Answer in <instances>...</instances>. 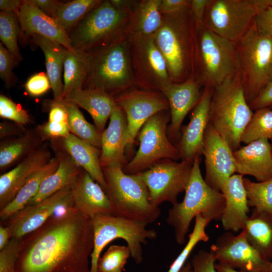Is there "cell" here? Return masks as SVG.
<instances>
[{"instance_id":"e0dca14e","label":"cell","mask_w":272,"mask_h":272,"mask_svg":"<svg viewBox=\"0 0 272 272\" xmlns=\"http://www.w3.org/2000/svg\"><path fill=\"white\" fill-rule=\"evenodd\" d=\"M72 186L36 203L27 205L3 222L12 238H21L42 226L58 210L73 206Z\"/></svg>"},{"instance_id":"ac0fdd59","label":"cell","mask_w":272,"mask_h":272,"mask_svg":"<svg viewBox=\"0 0 272 272\" xmlns=\"http://www.w3.org/2000/svg\"><path fill=\"white\" fill-rule=\"evenodd\" d=\"M202 155L205 158V180L220 191L224 184L236 173V165L228 143L209 123L204 136Z\"/></svg>"},{"instance_id":"8d00e7d4","label":"cell","mask_w":272,"mask_h":272,"mask_svg":"<svg viewBox=\"0 0 272 272\" xmlns=\"http://www.w3.org/2000/svg\"><path fill=\"white\" fill-rule=\"evenodd\" d=\"M101 2L100 0H74L66 3L60 2L53 18L67 33Z\"/></svg>"},{"instance_id":"db71d44e","label":"cell","mask_w":272,"mask_h":272,"mask_svg":"<svg viewBox=\"0 0 272 272\" xmlns=\"http://www.w3.org/2000/svg\"><path fill=\"white\" fill-rule=\"evenodd\" d=\"M67 114L64 107L54 100L51 102L49 112L48 121L67 122Z\"/></svg>"},{"instance_id":"60d3db41","label":"cell","mask_w":272,"mask_h":272,"mask_svg":"<svg viewBox=\"0 0 272 272\" xmlns=\"http://www.w3.org/2000/svg\"><path fill=\"white\" fill-rule=\"evenodd\" d=\"M211 221L202 215L195 218L194 228L188 235V240L176 258L170 265L167 272H180L194 247L200 242H208L209 237L206 228Z\"/></svg>"},{"instance_id":"f907efd6","label":"cell","mask_w":272,"mask_h":272,"mask_svg":"<svg viewBox=\"0 0 272 272\" xmlns=\"http://www.w3.org/2000/svg\"><path fill=\"white\" fill-rule=\"evenodd\" d=\"M249 105L252 110L272 105V81L265 87L256 98L249 103Z\"/></svg>"},{"instance_id":"44dd1931","label":"cell","mask_w":272,"mask_h":272,"mask_svg":"<svg viewBox=\"0 0 272 272\" xmlns=\"http://www.w3.org/2000/svg\"><path fill=\"white\" fill-rule=\"evenodd\" d=\"M51 158L47 146H39L14 168L1 175L0 210L13 200L27 179Z\"/></svg>"},{"instance_id":"7bdbcfd3","label":"cell","mask_w":272,"mask_h":272,"mask_svg":"<svg viewBox=\"0 0 272 272\" xmlns=\"http://www.w3.org/2000/svg\"><path fill=\"white\" fill-rule=\"evenodd\" d=\"M0 116L22 126L30 121V115L24 109L3 95L0 96Z\"/></svg>"},{"instance_id":"f35d334b","label":"cell","mask_w":272,"mask_h":272,"mask_svg":"<svg viewBox=\"0 0 272 272\" xmlns=\"http://www.w3.org/2000/svg\"><path fill=\"white\" fill-rule=\"evenodd\" d=\"M21 32L20 23L16 12H0V39L9 51L19 61L22 60L18 44Z\"/></svg>"},{"instance_id":"6da1fadb","label":"cell","mask_w":272,"mask_h":272,"mask_svg":"<svg viewBox=\"0 0 272 272\" xmlns=\"http://www.w3.org/2000/svg\"><path fill=\"white\" fill-rule=\"evenodd\" d=\"M91 219L74 205L21 238L15 272H90Z\"/></svg>"},{"instance_id":"816d5d0a","label":"cell","mask_w":272,"mask_h":272,"mask_svg":"<svg viewBox=\"0 0 272 272\" xmlns=\"http://www.w3.org/2000/svg\"><path fill=\"white\" fill-rule=\"evenodd\" d=\"M209 0H190V8L197 28L203 25L206 11Z\"/></svg>"},{"instance_id":"94428289","label":"cell","mask_w":272,"mask_h":272,"mask_svg":"<svg viewBox=\"0 0 272 272\" xmlns=\"http://www.w3.org/2000/svg\"><path fill=\"white\" fill-rule=\"evenodd\" d=\"M180 272H192L191 263H187L185 264Z\"/></svg>"},{"instance_id":"d6986e66","label":"cell","mask_w":272,"mask_h":272,"mask_svg":"<svg viewBox=\"0 0 272 272\" xmlns=\"http://www.w3.org/2000/svg\"><path fill=\"white\" fill-rule=\"evenodd\" d=\"M202 88L197 79L191 78L182 83H171L161 91L169 103L170 123L168 133L170 137L175 139L178 137L185 117L201 98Z\"/></svg>"},{"instance_id":"11a10c76","label":"cell","mask_w":272,"mask_h":272,"mask_svg":"<svg viewBox=\"0 0 272 272\" xmlns=\"http://www.w3.org/2000/svg\"><path fill=\"white\" fill-rule=\"evenodd\" d=\"M29 1L44 14L53 18L59 4L55 0H29Z\"/></svg>"},{"instance_id":"c3c4849f","label":"cell","mask_w":272,"mask_h":272,"mask_svg":"<svg viewBox=\"0 0 272 272\" xmlns=\"http://www.w3.org/2000/svg\"><path fill=\"white\" fill-rule=\"evenodd\" d=\"M216 261L215 257L211 251L200 250L192 259V272H217Z\"/></svg>"},{"instance_id":"7a4b0ae2","label":"cell","mask_w":272,"mask_h":272,"mask_svg":"<svg viewBox=\"0 0 272 272\" xmlns=\"http://www.w3.org/2000/svg\"><path fill=\"white\" fill-rule=\"evenodd\" d=\"M162 15V24L154 37L165 60L171 82L179 83L196 78L197 27L190 6Z\"/></svg>"},{"instance_id":"d6a6232c","label":"cell","mask_w":272,"mask_h":272,"mask_svg":"<svg viewBox=\"0 0 272 272\" xmlns=\"http://www.w3.org/2000/svg\"><path fill=\"white\" fill-rule=\"evenodd\" d=\"M57 157L52 158L48 163L34 173L26 181L13 200L0 210V219L3 223L16 213L26 206L36 195L46 177L57 168Z\"/></svg>"},{"instance_id":"f5cc1de1","label":"cell","mask_w":272,"mask_h":272,"mask_svg":"<svg viewBox=\"0 0 272 272\" xmlns=\"http://www.w3.org/2000/svg\"><path fill=\"white\" fill-rule=\"evenodd\" d=\"M190 0H161L160 12L161 14L176 12L189 7Z\"/></svg>"},{"instance_id":"ab89813d","label":"cell","mask_w":272,"mask_h":272,"mask_svg":"<svg viewBox=\"0 0 272 272\" xmlns=\"http://www.w3.org/2000/svg\"><path fill=\"white\" fill-rule=\"evenodd\" d=\"M243 183L249 207L272 214V178L261 182L243 178Z\"/></svg>"},{"instance_id":"74e56055","label":"cell","mask_w":272,"mask_h":272,"mask_svg":"<svg viewBox=\"0 0 272 272\" xmlns=\"http://www.w3.org/2000/svg\"><path fill=\"white\" fill-rule=\"evenodd\" d=\"M263 139L272 140V109L270 107L255 110L243 132L241 143L247 145Z\"/></svg>"},{"instance_id":"681fc988","label":"cell","mask_w":272,"mask_h":272,"mask_svg":"<svg viewBox=\"0 0 272 272\" xmlns=\"http://www.w3.org/2000/svg\"><path fill=\"white\" fill-rule=\"evenodd\" d=\"M254 25L258 32L265 36H272V7H267L256 16Z\"/></svg>"},{"instance_id":"277c9868","label":"cell","mask_w":272,"mask_h":272,"mask_svg":"<svg viewBox=\"0 0 272 272\" xmlns=\"http://www.w3.org/2000/svg\"><path fill=\"white\" fill-rule=\"evenodd\" d=\"M225 205L223 194L210 186L203 178L200 157L195 158L183 199L173 205L166 220L174 229L176 242L180 245L185 243L191 221L198 215L210 221H221Z\"/></svg>"},{"instance_id":"f6af8a7d","label":"cell","mask_w":272,"mask_h":272,"mask_svg":"<svg viewBox=\"0 0 272 272\" xmlns=\"http://www.w3.org/2000/svg\"><path fill=\"white\" fill-rule=\"evenodd\" d=\"M19 61L0 43V77L7 87L10 88L16 82L13 69Z\"/></svg>"},{"instance_id":"6f0895ef","label":"cell","mask_w":272,"mask_h":272,"mask_svg":"<svg viewBox=\"0 0 272 272\" xmlns=\"http://www.w3.org/2000/svg\"><path fill=\"white\" fill-rule=\"evenodd\" d=\"M24 1L1 0L0 9L3 11L18 12L23 5Z\"/></svg>"},{"instance_id":"680465c9","label":"cell","mask_w":272,"mask_h":272,"mask_svg":"<svg viewBox=\"0 0 272 272\" xmlns=\"http://www.w3.org/2000/svg\"><path fill=\"white\" fill-rule=\"evenodd\" d=\"M12 238L10 229L4 225L0 226V250L4 248Z\"/></svg>"},{"instance_id":"ba28073f","label":"cell","mask_w":272,"mask_h":272,"mask_svg":"<svg viewBox=\"0 0 272 272\" xmlns=\"http://www.w3.org/2000/svg\"><path fill=\"white\" fill-rule=\"evenodd\" d=\"M196 78L203 87L214 88L239 73L237 44L204 25L197 28Z\"/></svg>"},{"instance_id":"f1b7e54d","label":"cell","mask_w":272,"mask_h":272,"mask_svg":"<svg viewBox=\"0 0 272 272\" xmlns=\"http://www.w3.org/2000/svg\"><path fill=\"white\" fill-rule=\"evenodd\" d=\"M57 157L59 160L57 168L45 178L37 193L27 205L39 202L56 192L72 186L77 179L82 169L64 150Z\"/></svg>"},{"instance_id":"4dcf8cb0","label":"cell","mask_w":272,"mask_h":272,"mask_svg":"<svg viewBox=\"0 0 272 272\" xmlns=\"http://www.w3.org/2000/svg\"><path fill=\"white\" fill-rule=\"evenodd\" d=\"M161 0L134 1L125 33L150 35L160 27L162 15L160 12Z\"/></svg>"},{"instance_id":"83f0119b","label":"cell","mask_w":272,"mask_h":272,"mask_svg":"<svg viewBox=\"0 0 272 272\" xmlns=\"http://www.w3.org/2000/svg\"><path fill=\"white\" fill-rule=\"evenodd\" d=\"M62 142L63 149L75 162L86 171L106 192V184L100 162L101 149L72 133L62 139Z\"/></svg>"},{"instance_id":"5bb4252c","label":"cell","mask_w":272,"mask_h":272,"mask_svg":"<svg viewBox=\"0 0 272 272\" xmlns=\"http://www.w3.org/2000/svg\"><path fill=\"white\" fill-rule=\"evenodd\" d=\"M193 161L163 159L137 174L146 184L154 206L178 202V195L185 191L189 182Z\"/></svg>"},{"instance_id":"f546056e","label":"cell","mask_w":272,"mask_h":272,"mask_svg":"<svg viewBox=\"0 0 272 272\" xmlns=\"http://www.w3.org/2000/svg\"><path fill=\"white\" fill-rule=\"evenodd\" d=\"M34 42L42 50L45 58L46 75L50 81L54 100L63 99V84L62 74L67 50L63 46L38 35L31 36Z\"/></svg>"},{"instance_id":"2e32d148","label":"cell","mask_w":272,"mask_h":272,"mask_svg":"<svg viewBox=\"0 0 272 272\" xmlns=\"http://www.w3.org/2000/svg\"><path fill=\"white\" fill-rule=\"evenodd\" d=\"M219 263L245 272H269L270 261L248 242L244 232L237 235L227 231L210 248Z\"/></svg>"},{"instance_id":"9c48e42d","label":"cell","mask_w":272,"mask_h":272,"mask_svg":"<svg viewBox=\"0 0 272 272\" xmlns=\"http://www.w3.org/2000/svg\"><path fill=\"white\" fill-rule=\"evenodd\" d=\"M236 43L240 79L249 104L272 81V36L261 34L253 24Z\"/></svg>"},{"instance_id":"e575fe53","label":"cell","mask_w":272,"mask_h":272,"mask_svg":"<svg viewBox=\"0 0 272 272\" xmlns=\"http://www.w3.org/2000/svg\"><path fill=\"white\" fill-rule=\"evenodd\" d=\"M42 141L37 130L25 131L14 139H7L1 143L0 169L8 168L24 159L36 149Z\"/></svg>"},{"instance_id":"7402d4cb","label":"cell","mask_w":272,"mask_h":272,"mask_svg":"<svg viewBox=\"0 0 272 272\" xmlns=\"http://www.w3.org/2000/svg\"><path fill=\"white\" fill-rule=\"evenodd\" d=\"M21 32L27 36L38 35L76 52L66 31L54 18L44 14L29 0H25L16 12Z\"/></svg>"},{"instance_id":"603a6c76","label":"cell","mask_w":272,"mask_h":272,"mask_svg":"<svg viewBox=\"0 0 272 272\" xmlns=\"http://www.w3.org/2000/svg\"><path fill=\"white\" fill-rule=\"evenodd\" d=\"M236 173L254 177L257 182L272 178V149L269 140L260 139L233 152Z\"/></svg>"},{"instance_id":"836d02e7","label":"cell","mask_w":272,"mask_h":272,"mask_svg":"<svg viewBox=\"0 0 272 272\" xmlns=\"http://www.w3.org/2000/svg\"><path fill=\"white\" fill-rule=\"evenodd\" d=\"M67 50L63 63V94L65 99L75 90L82 89L90 70V55L82 50Z\"/></svg>"},{"instance_id":"6125c7cd","label":"cell","mask_w":272,"mask_h":272,"mask_svg":"<svg viewBox=\"0 0 272 272\" xmlns=\"http://www.w3.org/2000/svg\"><path fill=\"white\" fill-rule=\"evenodd\" d=\"M266 7H272V0H264Z\"/></svg>"},{"instance_id":"484cf974","label":"cell","mask_w":272,"mask_h":272,"mask_svg":"<svg viewBox=\"0 0 272 272\" xmlns=\"http://www.w3.org/2000/svg\"><path fill=\"white\" fill-rule=\"evenodd\" d=\"M220 191L225 205L221 218L222 226L227 231L237 232L242 230L249 218V207L243 183V176L232 175L224 184Z\"/></svg>"},{"instance_id":"e7e4bbea","label":"cell","mask_w":272,"mask_h":272,"mask_svg":"<svg viewBox=\"0 0 272 272\" xmlns=\"http://www.w3.org/2000/svg\"><path fill=\"white\" fill-rule=\"evenodd\" d=\"M271 141V142L270 143V144H271V149H272V140Z\"/></svg>"},{"instance_id":"4316f807","label":"cell","mask_w":272,"mask_h":272,"mask_svg":"<svg viewBox=\"0 0 272 272\" xmlns=\"http://www.w3.org/2000/svg\"><path fill=\"white\" fill-rule=\"evenodd\" d=\"M65 100L86 110L101 133L105 129L108 119L117 107L113 96L96 89L82 88L75 90Z\"/></svg>"},{"instance_id":"ffe728a7","label":"cell","mask_w":272,"mask_h":272,"mask_svg":"<svg viewBox=\"0 0 272 272\" xmlns=\"http://www.w3.org/2000/svg\"><path fill=\"white\" fill-rule=\"evenodd\" d=\"M213 90L204 87L201 98L193 109L188 123L182 129L177 146L182 160L193 161L202 155L204 136L209 123Z\"/></svg>"},{"instance_id":"03108f58","label":"cell","mask_w":272,"mask_h":272,"mask_svg":"<svg viewBox=\"0 0 272 272\" xmlns=\"http://www.w3.org/2000/svg\"><path fill=\"white\" fill-rule=\"evenodd\" d=\"M271 109H272V105H271L270 106H269Z\"/></svg>"},{"instance_id":"ee69618b","label":"cell","mask_w":272,"mask_h":272,"mask_svg":"<svg viewBox=\"0 0 272 272\" xmlns=\"http://www.w3.org/2000/svg\"><path fill=\"white\" fill-rule=\"evenodd\" d=\"M20 246L21 238L13 237L0 250V272H15Z\"/></svg>"},{"instance_id":"4fadbf2b","label":"cell","mask_w":272,"mask_h":272,"mask_svg":"<svg viewBox=\"0 0 272 272\" xmlns=\"http://www.w3.org/2000/svg\"><path fill=\"white\" fill-rule=\"evenodd\" d=\"M131 64L137 87L161 92L172 83L165 60L154 34L128 36Z\"/></svg>"},{"instance_id":"cb8c5ba5","label":"cell","mask_w":272,"mask_h":272,"mask_svg":"<svg viewBox=\"0 0 272 272\" xmlns=\"http://www.w3.org/2000/svg\"><path fill=\"white\" fill-rule=\"evenodd\" d=\"M74 206L92 219L99 215H113L111 202L102 187L82 169L72 185Z\"/></svg>"},{"instance_id":"52a82bcc","label":"cell","mask_w":272,"mask_h":272,"mask_svg":"<svg viewBox=\"0 0 272 272\" xmlns=\"http://www.w3.org/2000/svg\"><path fill=\"white\" fill-rule=\"evenodd\" d=\"M102 170L113 216L147 225L159 218L160 209L151 203L148 189L138 174L126 173L120 165L104 167Z\"/></svg>"},{"instance_id":"30bf717a","label":"cell","mask_w":272,"mask_h":272,"mask_svg":"<svg viewBox=\"0 0 272 272\" xmlns=\"http://www.w3.org/2000/svg\"><path fill=\"white\" fill-rule=\"evenodd\" d=\"M94 245L91 255L90 272H98V262L102 251L113 240L121 238L127 243L130 255L134 261L141 263L143 260L142 244L148 239H155L157 232L146 228L147 224L137 220L113 215H99L91 219Z\"/></svg>"},{"instance_id":"91938a15","label":"cell","mask_w":272,"mask_h":272,"mask_svg":"<svg viewBox=\"0 0 272 272\" xmlns=\"http://www.w3.org/2000/svg\"><path fill=\"white\" fill-rule=\"evenodd\" d=\"M215 268L217 272H245L234 269L220 263H215Z\"/></svg>"},{"instance_id":"b9f144b4","label":"cell","mask_w":272,"mask_h":272,"mask_svg":"<svg viewBox=\"0 0 272 272\" xmlns=\"http://www.w3.org/2000/svg\"><path fill=\"white\" fill-rule=\"evenodd\" d=\"M130 255L127 246L112 245L98 262V272H122Z\"/></svg>"},{"instance_id":"9a60e30c","label":"cell","mask_w":272,"mask_h":272,"mask_svg":"<svg viewBox=\"0 0 272 272\" xmlns=\"http://www.w3.org/2000/svg\"><path fill=\"white\" fill-rule=\"evenodd\" d=\"M114 98L126 116L128 149H132L139 131L150 118L160 111L169 110L166 97L158 91L134 87L116 95Z\"/></svg>"},{"instance_id":"7c38bea8","label":"cell","mask_w":272,"mask_h":272,"mask_svg":"<svg viewBox=\"0 0 272 272\" xmlns=\"http://www.w3.org/2000/svg\"><path fill=\"white\" fill-rule=\"evenodd\" d=\"M265 8L264 0H209L203 25L217 35L237 42Z\"/></svg>"},{"instance_id":"5b68a950","label":"cell","mask_w":272,"mask_h":272,"mask_svg":"<svg viewBox=\"0 0 272 272\" xmlns=\"http://www.w3.org/2000/svg\"><path fill=\"white\" fill-rule=\"evenodd\" d=\"M253 114L239 73L213 88L209 124L227 142L233 152L241 147L242 135Z\"/></svg>"},{"instance_id":"d4e9b609","label":"cell","mask_w":272,"mask_h":272,"mask_svg":"<svg viewBox=\"0 0 272 272\" xmlns=\"http://www.w3.org/2000/svg\"><path fill=\"white\" fill-rule=\"evenodd\" d=\"M126 142V116L117 106L109 118L108 127L102 132L100 156L102 168L112 165H120L123 168L125 166Z\"/></svg>"},{"instance_id":"1f68e13d","label":"cell","mask_w":272,"mask_h":272,"mask_svg":"<svg viewBox=\"0 0 272 272\" xmlns=\"http://www.w3.org/2000/svg\"><path fill=\"white\" fill-rule=\"evenodd\" d=\"M242 230L249 244L272 260V214L253 209Z\"/></svg>"},{"instance_id":"bcb514c9","label":"cell","mask_w":272,"mask_h":272,"mask_svg":"<svg viewBox=\"0 0 272 272\" xmlns=\"http://www.w3.org/2000/svg\"><path fill=\"white\" fill-rule=\"evenodd\" d=\"M36 130L42 140L44 139H62L71 133L67 122L49 121L38 127Z\"/></svg>"},{"instance_id":"8992f818","label":"cell","mask_w":272,"mask_h":272,"mask_svg":"<svg viewBox=\"0 0 272 272\" xmlns=\"http://www.w3.org/2000/svg\"><path fill=\"white\" fill-rule=\"evenodd\" d=\"M89 54L90 70L83 89L100 90L114 97L126 89L137 87L127 35Z\"/></svg>"},{"instance_id":"8fae6325","label":"cell","mask_w":272,"mask_h":272,"mask_svg":"<svg viewBox=\"0 0 272 272\" xmlns=\"http://www.w3.org/2000/svg\"><path fill=\"white\" fill-rule=\"evenodd\" d=\"M169 110L160 111L150 118L138 134L139 147L135 155L123 168L129 174L145 171L163 159H181L180 152L168 136Z\"/></svg>"},{"instance_id":"d590c367","label":"cell","mask_w":272,"mask_h":272,"mask_svg":"<svg viewBox=\"0 0 272 272\" xmlns=\"http://www.w3.org/2000/svg\"><path fill=\"white\" fill-rule=\"evenodd\" d=\"M57 102L64 107L67 112V123L71 133L101 149L102 133L95 125L86 120L78 106L65 99Z\"/></svg>"},{"instance_id":"7dc6e473","label":"cell","mask_w":272,"mask_h":272,"mask_svg":"<svg viewBox=\"0 0 272 272\" xmlns=\"http://www.w3.org/2000/svg\"><path fill=\"white\" fill-rule=\"evenodd\" d=\"M25 87L27 92L32 96H39L51 88L50 81L44 73L35 74L26 81Z\"/></svg>"},{"instance_id":"be15d7a7","label":"cell","mask_w":272,"mask_h":272,"mask_svg":"<svg viewBox=\"0 0 272 272\" xmlns=\"http://www.w3.org/2000/svg\"><path fill=\"white\" fill-rule=\"evenodd\" d=\"M269 272H272V260L270 261Z\"/></svg>"},{"instance_id":"9f6ffc18","label":"cell","mask_w":272,"mask_h":272,"mask_svg":"<svg viewBox=\"0 0 272 272\" xmlns=\"http://www.w3.org/2000/svg\"><path fill=\"white\" fill-rule=\"evenodd\" d=\"M23 126L18 124H13L8 122H1V138H6L14 135H21L25 131L23 129Z\"/></svg>"},{"instance_id":"3957f363","label":"cell","mask_w":272,"mask_h":272,"mask_svg":"<svg viewBox=\"0 0 272 272\" xmlns=\"http://www.w3.org/2000/svg\"><path fill=\"white\" fill-rule=\"evenodd\" d=\"M134 2L101 1L67 32L72 46L89 54L122 36Z\"/></svg>"}]
</instances>
